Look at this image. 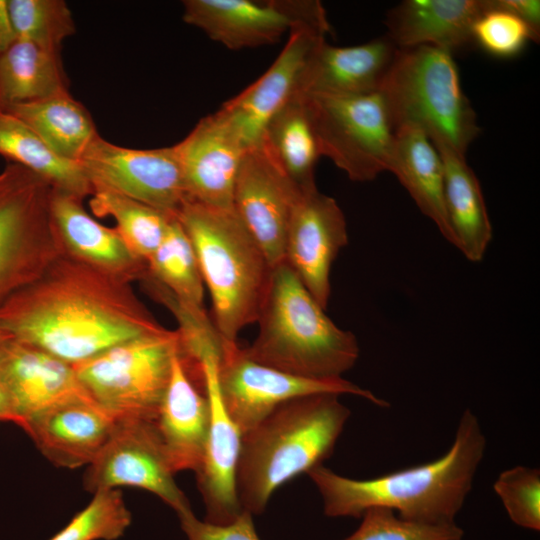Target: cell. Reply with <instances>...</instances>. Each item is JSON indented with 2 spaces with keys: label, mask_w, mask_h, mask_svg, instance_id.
I'll return each mask as SVG.
<instances>
[{
  "label": "cell",
  "mask_w": 540,
  "mask_h": 540,
  "mask_svg": "<svg viewBox=\"0 0 540 540\" xmlns=\"http://www.w3.org/2000/svg\"><path fill=\"white\" fill-rule=\"evenodd\" d=\"M0 327L73 366L120 343L167 330L131 283L65 253L0 304Z\"/></svg>",
  "instance_id": "obj_1"
},
{
  "label": "cell",
  "mask_w": 540,
  "mask_h": 540,
  "mask_svg": "<svg viewBox=\"0 0 540 540\" xmlns=\"http://www.w3.org/2000/svg\"><path fill=\"white\" fill-rule=\"evenodd\" d=\"M487 440L478 417L466 409L449 450L436 460L379 477L357 480L320 465L307 474L328 517H361L369 508L393 510L412 521L454 523L470 493Z\"/></svg>",
  "instance_id": "obj_2"
},
{
  "label": "cell",
  "mask_w": 540,
  "mask_h": 540,
  "mask_svg": "<svg viewBox=\"0 0 540 540\" xmlns=\"http://www.w3.org/2000/svg\"><path fill=\"white\" fill-rule=\"evenodd\" d=\"M339 397L293 398L242 434L236 491L243 510L261 514L280 486L330 457L351 415Z\"/></svg>",
  "instance_id": "obj_3"
},
{
  "label": "cell",
  "mask_w": 540,
  "mask_h": 540,
  "mask_svg": "<svg viewBox=\"0 0 540 540\" xmlns=\"http://www.w3.org/2000/svg\"><path fill=\"white\" fill-rule=\"evenodd\" d=\"M244 353L276 370L310 379H337L357 362L355 335L337 326L284 261L272 268L257 322Z\"/></svg>",
  "instance_id": "obj_4"
},
{
  "label": "cell",
  "mask_w": 540,
  "mask_h": 540,
  "mask_svg": "<svg viewBox=\"0 0 540 540\" xmlns=\"http://www.w3.org/2000/svg\"><path fill=\"white\" fill-rule=\"evenodd\" d=\"M176 217L194 247L212 302V321L227 343L256 323L272 267L235 213L186 200Z\"/></svg>",
  "instance_id": "obj_5"
},
{
  "label": "cell",
  "mask_w": 540,
  "mask_h": 540,
  "mask_svg": "<svg viewBox=\"0 0 540 540\" xmlns=\"http://www.w3.org/2000/svg\"><path fill=\"white\" fill-rule=\"evenodd\" d=\"M379 93L394 131L419 129L436 148L465 155L480 133L452 53L444 49L399 48Z\"/></svg>",
  "instance_id": "obj_6"
},
{
  "label": "cell",
  "mask_w": 540,
  "mask_h": 540,
  "mask_svg": "<svg viewBox=\"0 0 540 540\" xmlns=\"http://www.w3.org/2000/svg\"><path fill=\"white\" fill-rule=\"evenodd\" d=\"M178 344L177 330L167 329L120 343L73 367L88 397L116 421L154 422Z\"/></svg>",
  "instance_id": "obj_7"
},
{
  "label": "cell",
  "mask_w": 540,
  "mask_h": 540,
  "mask_svg": "<svg viewBox=\"0 0 540 540\" xmlns=\"http://www.w3.org/2000/svg\"><path fill=\"white\" fill-rule=\"evenodd\" d=\"M53 187L22 165L0 171V304L63 253L50 210Z\"/></svg>",
  "instance_id": "obj_8"
},
{
  "label": "cell",
  "mask_w": 540,
  "mask_h": 540,
  "mask_svg": "<svg viewBox=\"0 0 540 540\" xmlns=\"http://www.w3.org/2000/svg\"><path fill=\"white\" fill-rule=\"evenodd\" d=\"M304 97L321 156L356 182L389 170L395 131L379 92Z\"/></svg>",
  "instance_id": "obj_9"
},
{
  "label": "cell",
  "mask_w": 540,
  "mask_h": 540,
  "mask_svg": "<svg viewBox=\"0 0 540 540\" xmlns=\"http://www.w3.org/2000/svg\"><path fill=\"white\" fill-rule=\"evenodd\" d=\"M216 377L223 405L241 434L255 427L280 404L305 395L349 394L382 408L389 407L386 400L343 377L310 379L259 364L247 357L238 343L224 342Z\"/></svg>",
  "instance_id": "obj_10"
},
{
  "label": "cell",
  "mask_w": 540,
  "mask_h": 540,
  "mask_svg": "<svg viewBox=\"0 0 540 540\" xmlns=\"http://www.w3.org/2000/svg\"><path fill=\"white\" fill-rule=\"evenodd\" d=\"M78 163L94 190L115 192L175 216L187 200L176 145L134 149L98 135Z\"/></svg>",
  "instance_id": "obj_11"
},
{
  "label": "cell",
  "mask_w": 540,
  "mask_h": 540,
  "mask_svg": "<svg viewBox=\"0 0 540 540\" xmlns=\"http://www.w3.org/2000/svg\"><path fill=\"white\" fill-rule=\"evenodd\" d=\"M174 475L154 422L122 420L116 421L111 438L88 465L83 486L92 494L124 486L144 489L178 515L191 507Z\"/></svg>",
  "instance_id": "obj_12"
},
{
  "label": "cell",
  "mask_w": 540,
  "mask_h": 540,
  "mask_svg": "<svg viewBox=\"0 0 540 540\" xmlns=\"http://www.w3.org/2000/svg\"><path fill=\"white\" fill-rule=\"evenodd\" d=\"M300 192L261 142L244 152L233 209L272 268L284 262L287 228Z\"/></svg>",
  "instance_id": "obj_13"
},
{
  "label": "cell",
  "mask_w": 540,
  "mask_h": 540,
  "mask_svg": "<svg viewBox=\"0 0 540 540\" xmlns=\"http://www.w3.org/2000/svg\"><path fill=\"white\" fill-rule=\"evenodd\" d=\"M347 244L346 219L336 200L317 188L300 192L287 228L284 261L325 310L332 264Z\"/></svg>",
  "instance_id": "obj_14"
},
{
  "label": "cell",
  "mask_w": 540,
  "mask_h": 540,
  "mask_svg": "<svg viewBox=\"0 0 540 540\" xmlns=\"http://www.w3.org/2000/svg\"><path fill=\"white\" fill-rule=\"evenodd\" d=\"M330 28L297 24L272 65L217 112L240 138L246 150L257 145L271 118L297 93L301 73L314 48Z\"/></svg>",
  "instance_id": "obj_15"
},
{
  "label": "cell",
  "mask_w": 540,
  "mask_h": 540,
  "mask_svg": "<svg viewBox=\"0 0 540 540\" xmlns=\"http://www.w3.org/2000/svg\"><path fill=\"white\" fill-rule=\"evenodd\" d=\"M175 145L187 200L233 208L234 185L246 148L227 121L217 111L205 116Z\"/></svg>",
  "instance_id": "obj_16"
},
{
  "label": "cell",
  "mask_w": 540,
  "mask_h": 540,
  "mask_svg": "<svg viewBox=\"0 0 540 540\" xmlns=\"http://www.w3.org/2000/svg\"><path fill=\"white\" fill-rule=\"evenodd\" d=\"M116 420L86 394L56 403L21 427L55 466L89 465L105 447Z\"/></svg>",
  "instance_id": "obj_17"
},
{
  "label": "cell",
  "mask_w": 540,
  "mask_h": 540,
  "mask_svg": "<svg viewBox=\"0 0 540 540\" xmlns=\"http://www.w3.org/2000/svg\"><path fill=\"white\" fill-rule=\"evenodd\" d=\"M218 362L219 358L215 356L200 362L210 422L205 454L196 480L205 505V521L224 525L235 520L243 510L236 491L242 434L221 400L216 377Z\"/></svg>",
  "instance_id": "obj_18"
},
{
  "label": "cell",
  "mask_w": 540,
  "mask_h": 540,
  "mask_svg": "<svg viewBox=\"0 0 540 540\" xmlns=\"http://www.w3.org/2000/svg\"><path fill=\"white\" fill-rule=\"evenodd\" d=\"M183 21L239 50L271 45L301 21L298 0H185Z\"/></svg>",
  "instance_id": "obj_19"
},
{
  "label": "cell",
  "mask_w": 540,
  "mask_h": 540,
  "mask_svg": "<svg viewBox=\"0 0 540 540\" xmlns=\"http://www.w3.org/2000/svg\"><path fill=\"white\" fill-rule=\"evenodd\" d=\"M0 384L20 427L44 409L86 394L73 365L16 339L0 352Z\"/></svg>",
  "instance_id": "obj_20"
},
{
  "label": "cell",
  "mask_w": 540,
  "mask_h": 540,
  "mask_svg": "<svg viewBox=\"0 0 540 540\" xmlns=\"http://www.w3.org/2000/svg\"><path fill=\"white\" fill-rule=\"evenodd\" d=\"M210 406L205 387L188 371L178 348L155 427L174 473L199 470L207 444Z\"/></svg>",
  "instance_id": "obj_21"
},
{
  "label": "cell",
  "mask_w": 540,
  "mask_h": 540,
  "mask_svg": "<svg viewBox=\"0 0 540 540\" xmlns=\"http://www.w3.org/2000/svg\"><path fill=\"white\" fill-rule=\"evenodd\" d=\"M398 49L387 35L347 47L324 40L309 56L296 94L354 96L379 92Z\"/></svg>",
  "instance_id": "obj_22"
},
{
  "label": "cell",
  "mask_w": 540,
  "mask_h": 540,
  "mask_svg": "<svg viewBox=\"0 0 540 540\" xmlns=\"http://www.w3.org/2000/svg\"><path fill=\"white\" fill-rule=\"evenodd\" d=\"M50 210L66 255L128 283L140 281L147 272V263L115 228L96 221L83 207V199L53 189Z\"/></svg>",
  "instance_id": "obj_23"
},
{
  "label": "cell",
  "mask_w": 540,
  "mask_h": 540,
  "mask_svg": "<svg viewBox=\"0 0 540 540\" xmlns=\"http://www.w3.org/2000/svg\"><path fill=\"white\" fill-rule=\"evenodd\" d=\"M486 0H405L386 15V35L398 48L434 46L449 52L473 42Z\"/></svg>",
  "instance_id": "obj_24"
},
{
  "label": "cell",
  "mask_w": 540,
  "mask_h": 540,
  "mask_svg": "<svg viewBox=\"0 0 540 540\" xmlns=\"http://www.w3.org/2000/svg\"><path fill=\"white\" fill-rule=\"evenodd\" d=\"M388 171L397 177L442 236L454 245L445 208L443 161L429 138L416 128L396 129Z\"/></svg>",
  "instance_id": "obj_25"
},
{
  "label": "cell",
  "mask_w": 540,
  "mask_h": 540,
  "mask_svg": "<svg viewBox=\"0 0 540 540\" xmlns=\"http://www.w3.org/2000/svg\"><path fill=\"white\" fill-rule=\"evenodd\" d=\"M436 149L444 166V200L454 238L453 246L467 260L481 262L492 240L493 230L480 183L465 155L445 147Z\"/></svg>",
  "instance_id": "obj_26"
},
{
  "label": "cell",
  "mask_w": 540,
  "mask_h": 540,
  "mask_svg": "<svg viewBox=\"0 0 540 540\" xmlns=\"http://www.w3.org/2000/svg\"><path fill=\"white\" fill-rule=\"evenodd\" d=\"M31 128L59 157L79 162L92 140L98 136L87 108L70 93L0 110Z\"/></svg>",
  "instance_id": "obj_27"
},
{
  "label": "cell",
  "mask_w": 540,
  "mask_h": 540,
  "mask_svg": "<svg viewBox=\"0 0 540 540\" xmlns=\"http://www.w3.org/2000/svg\"><path fill=\"white\" fill-rule=\"evenodd\" d=\"M67 93L60 53L18 39L0 57V110Z\"/></svg>",
  "instance_id": "obj_28"
},
{
  "label": "cell",
  "mask_w": 540,
  "mask_h": 540,
  "mask_svg": "<svg viewBox=\"0 0 540 540\" xmlns=\"http://www.w3.org/2000/svg\"><path fill=\"white\" fill-rule=\"evenodd\" d=\"M260 142L301 192L317 188L314 173L321 153L302 95L295 94L271 118Z\"/></svg>",
  "instance_id": "obj_29"
},
{
  "label": "cell",
  "mask_w": 540,
  "mask_h": 540,
  "mask_svg": "<svg viewBox=\"0 0 540 540\" xmlns=\"http://www.w3.org/2000/svg\"><path fill=\"white\" fill-rule=\"evenodd\" d=\"M0 155L47 180L53 189L81 199L93 194V186L78 162L55 154L25 123L0 111Z\"/></svg>",
  "instance_id": "obj_30"
},
{
  "label": "cell",
  "mask_w": 540,
  "mask_h": 540,
  "mask_svg": "<svg viewBox=\"0 0 540 540\" xmlns=\"http://www.w3.org/2000/svg\"><path fill=\"white\" fill-rule=\"evenodd\" d=\"M89 205L96 216H110L116 221L117 232L130 250L146 263L160 245L175 216L103 189L94 190Z\"/></svg>",
  "instance_id": "obj_31"
},
{
  "label": "cell",
  "mask_w": 540,
  "mask_h": 540,
  "mask_svg": "<svg viewBox=\"0 0 540 540\" xmlns=\"http://www.w3.org/2000/svg\"><path fill=\"white\" fill-rule=\"evenodd\" d=\"M148 273L184 303L204 308V282L194 247L174 216L163 240L147 261Z\"/></svg>",
  "instance_id": "obj_32"
},
{
  "label": "cell",
  "mask_w": 540,
  "mask_h": 540,
  "mask_svg": "<svg viewBox=\"0 0 540 540\" xmlns=\"http://www.w3.org/2000/svg\"><path fill=\"white\" fill-rule=\"evenodd\" d=\"M18 39L61 53L65 39L76 32L68 4L63 0H8Z\"/></svg>",
  "instance_id": "obj_33"
},
{
  "label": "cell",
  "mask_w": 540,
  "mask_h": 540,
  "mask_svg": "<svg viewBox=\"0 0 540 540\" xmlns=\"http://www.w3.org/2000/svg\"><path fill=\"white\" fill-rule=\"evenodd\" d=\"M131 520L122 492L103 490L94 493L90 503L50 540H116Z\"/></svg>",
  "instance_id": "obj_34"
},
{
  "label": "cell",
  "mask_w": 540,
  "mask_h": 540,
  "mask_svg": "<svg viewBox=\"0 0 540 540\" xmlns=\"http://www.w3.org/2000/svg\"><path fill=\"white\" fill-rule=\"evenodd\" d=\"M359 527L344 540H462L454 523L433 524L404 519L393 510L373 507L362 514Z\"/></svg>",
  "instance_id": "obj_35"
},
{
  "label": "cell",
  "mask_w": 540,
  "mask_h": 540,
  "mask_svg": "<svg viewBox=\"0 0 540 540\" xmlns=\"http://www.w3.org/2000/svg\"><path fill=\"white\" fill-rule=\"evenodd\" d=\"M473 42L499 58L519 54L528 41H539L534 31L518 16L486 0V8L472 27Z\"/></svg>",
  "instance_id": "obj_36"
},
{
  "label": "cell",
  "mask_w": 540,
  "mask_h": 540,
  "mask_svg": "<svg viewBox=\"0 0 540 540\" xmlns=\"http://www.w3.org/2000/svg\"><path fill=\"white\" fill-rule=\"evenodd\" d=\"M510 520L540 530V470L523 465L502 471L493 484Z\"/></svg>",
  "instance_id": "obj_37"
},
{
  "label": "cell",
  "mask_w": 540,
  "mask_h": 540,
  "mask_svg": "<svg viewBox=\"0 0 540 540\" xmlns=\"http://www.w3.org/2000/svg\"><path fill=\"white\" fill-rule=\"evenodd\" d=\"M252 516L242 510L232 522L217 525L197 519L192 509L178 514L188 540H260Z\"/></svg>",
  "instance_id": "obj_38"
},
{
  "label": "cell",
  "mask_w": 540,
  "mask_h": 540,
  "mask_svg": "<svg viewBox=\"0 0 540 540\" xmlns=\"http://www.w3.org/2000/svg\"><path fill=\"white\" fill-rule=\"evenodd\" d=\"M495 4L522 19L540 36V2L537 0H494Z\"/></svg>",
  "instance_id": "obj_39"
},
{
  "label": "cell",
  "mask_w": 540,
  "mask_h": 540,
  "mask_svg": "<svg viewBox=\"0 0 540 540\" xmlns=\"http://www.w3.org/2000/svg\"><path fill=\"white\" fill-rule=\"evenodd\" d=\"M18 40L8 8V0H0V57Z\"/></svg>",
  "instance_id": "obj_40"
},
{
  "label": "cell",
  "mask_w": 540,
  "mask_h": 540,
  "mask_svg": "<svg viewBox=\"0 0 540 540\" xmlns=\"http://www.w3.org/2000/svg\"><path fill=\"white\" fill-rule=\"evenodd\" d=\"M15 422L10 400L3 386L0 384V422Z\"/></svg>",
  "instance_id": "obj_41"
},
{
  "label": "cell",
  "mask_w": 540,
  "mask_h": 540,
  "mask_svg": "<svg viewBox=\"0 0 540 540\" xmlns=\"http://www.w3.org/2000/svg\"><path fill=\"white\" fill-rule=\"evenodd\" d=\"M12 339L14 338L7 331L0 327V352Z\"/></svg>",
  "instance_id": "obj_42"
}]
</instances>
